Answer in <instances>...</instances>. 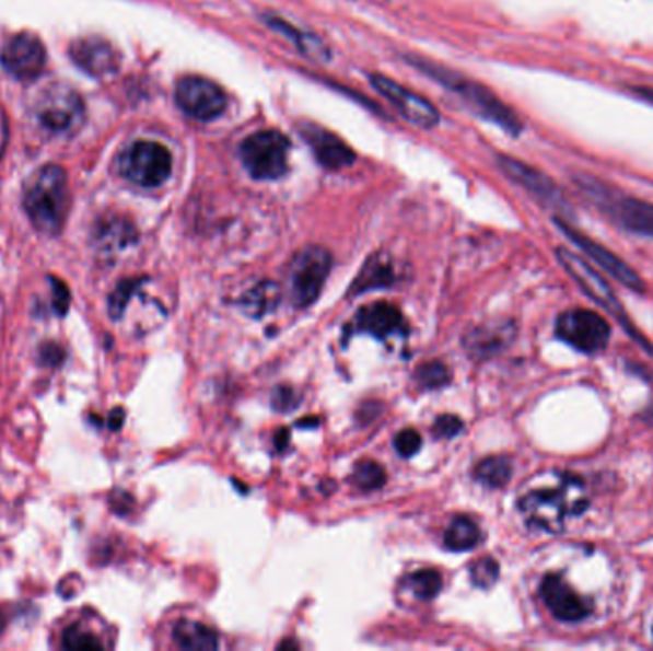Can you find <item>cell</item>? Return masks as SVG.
I'll return each mask as SVG.
<instances>
[{"label": "cell", "mask_w": 653, "mask_h": 651, "mask_svg": "<svg viewBox=\"0 0 653 651\" xmlns=\"http://www.w3.org/2000/svg\"><path fill=\"white\" fill-rule=\"evenodd\" d=\"M23 209L38 232L45 235H60L69 212V184L66 171L58 165L38 168L23 191Z\"/></svg>", "instance_id": "1"}, {"label": "cell", "mask_w": 653, "mask_h": 651, "mask_svg": "<svg viewBox=\"0 0 653 651\" xmlns=\"http://www.w3.org/2000/svg\"><path fill=\"white\" fill-rule=\"evenodd\" d=\"M588 507L583 481L563 476L556 487H541L520 499V510L532 527L545 532H562L565 520L578 516Z\"/></svg>", "instance_id": "2"}, {"label": "cell", "mask_w": 653, "mask_h": 651, "mask_svg": "<svg viewBox=\"0 0 653 651\" xmlns=\"http://www.w3.org/2000/svg\"><path fill=\"white\" fill-rule=\"evenodd\" d=\"M556 253H558V260L562 264L563 270L568 271L571 278L578 281L579 287H581L591 299L596 300V302H598V304H600V306L604 307V310H606V312H608V314L611 315V317H614L627 333H629V337L634 338V340H637L650 356H653L652 345H650L646 338L640 335L639 329L632 325L629 315L625 312V307L621 306V302L617 299L614 289L609 287L608 281L602 278L598 271L593 270L581 256L573 255L568 248H558Z\"/></svg>", "instance_id": "3"}, {"label": "cell", "mask_w": 653, "mask_h": 651, "mask_svg": "<svg viewBox=\"0 0 653 651\" xmlns=\"http://www.w3.org/2000/svg\"><path fill=\"white\" fill-rule=\"evenodd\" d=\"M241 161L256 181H276L289 168L291 142L278 130H258L241 143Z\"/></svg>", "instance_id": "4"}, {"label": "cell", "mask_w": 653, "mask_h": 651, "mask_svg": "<svg viewBox=\"0 0 653 651\" xmlns=\"http://www.w3.org/2000/svg\"><path fill=\"white\" fill-rule=\"evenodd\" d=\"M84 115L83 97L68 84L46 86L35 104L38 125L53 135H73L83 127Z\"/></svg>", "instance_id": "5"}, {"label": "cell", "mask_w": 653, "mask_h": 651, "mask_svg": "<svg viewBox=\"0 0 653 651\" xmlns=\"http://www.w3.org/2000/svg\"><path fill=\"white\" fill-rule=\"evenodd\" d=\"M413 66L421 68L422 71H427L429 75L434 77L435 81L445 84L447 89L453 92H457L458 96L465 97L468 104L476 107V112H480L486 119L493 120L499 127L506 128L512 135L520 132V120L514 117V113L501 104L491 92L486 91L480 84L470 83L463 77H455L451 71L440 69L434 63H424L421 60H413Z\"/></svg>", "instance_id": "6"}, {"label": "cell", "mask_w": 653, "mask_h": 651, "mask_svg": "<svg viewBox=\"0 0 653 651\" xmlns=\"http://www.w3.org/2000/svg\"><path fill=\"white\" fill-rule=\"evenodd\" d=\"M173 171L171 151L163 143L142 140L128 148L119 159V173L136 186L158 187Z\"/></svg>", "instance_id": "7"}, {"label": "cell", "mask_w": 653, "mask_h": 651, "mask_svg": "<svg viewBox=\"0 0 653 651\" xmlns=\"http://www.w3.org/2000/svg\"><path fill=\"white\" fill-rule=\"evenodd\" d=\"M333 256L319 245L302 248L294 256L291 266V299L299 307H306L316 302L324 291L325 281L329 278Z\"/></svg>", "instance_id": "8"}, {"label": "cell", "mask_w": 653, "mask_h": 651, "mask_svg": "<svg viewBox=\"0 0 653 651\" xmlns=\"http://www.w3.org/2000/svg\"><path fill=\"white\" fill-rule=\"evenodd\" d=\"M556 335L579 352L594 353L606 348L611 330L602 315L585 307H578V310L563 312L558 317Z\"/></svg>", "instance_id": "9"}, {"label": "cell", "mask_w": 653, "mask_h": 651, "mask_svg": "<svg viewBox=\"0 0 653 651\" xmlns=\"http://www.w3.org/2000/svg\"><path fill=\"white\" fill-rule=\"evenodd\" d=\"M176 104L188 117L196 120L217 119L228 105L225 92L211 79L205 77H184L176 84Z\"/></svg>", "instance_id": "10"}, {"label": "cell", "mask_w": 653, "mask_h": 651, "mask_svg": "<svg viewBox=\"0 0 653 651\" xmlns=\"http://www.w3.org/2000/svg\"><path fill=\"white\" fill-rule=\"evenodd\" d=\"M371 84L375 86L376 92L388 100V104L396 107V112L409 120L415 127L432 128L438 125L440 120V113L434 105L430 104L427 97L415 94L406 86L396 83L390 77L371 75Z\"/></svg>", "instance_id": "11"}, {"label": "cell", "mask_w": 653, "mask_h": 651, "mask_svg": "<svg viewBox=\"0 0 653 651\" xmlns=\"http://www.w3.org/2000/svg\"><path fill=\"white\" fill-rule=\"evenodd\" d=\"M556 224L568 235V240L573 241L591 260H594V264H598L602 270L609 274L616 281H619V283L625 284L627 289H631L634 292L646 291V284H644L639 274L632 270L629 264L623 263L619 256L614 255L608 248L602 247L600 243L588 240L586 235L578 232V230H573L570 224H565L562 220H556Z\"/></svg>", "instance_id": "12"}, {"label": "cell", "mask_w": 653, "mask_h": 651, "mask_svg": "<svg viewBox=\"0 0 653 651\" xmlns=\"http://www.w3.org/2000/svg\"><path fill=\"white\" fill-rule=\"evenodd\" d=\"M0 60L10 75L20 81H33L45 71V46L35 35L20 33L8 40Z\"/></svg>", "instance_id": "13"}, {"label": "cell", "mask_w": 653, "mask_h": 651, "mask_svg": "<svg viewBox=\"0 0 653 651\" xmlns=\"http://www.w3.org/2000/svg\"><path fill=\"white\" fill-rule=\"evenodd\" d=\"M516 338V325L511 319H495L468 330L463 348L476 361L491 360L506 350Z\"/></svg>", "instance_id": "14"}, {"label": "cell", "mask_w": 653, "mask_h": 651, "mask_svg": "<svg viewBox=\"0 0 653 651\" xmlns=\"http://www.w3.org/2000/svg\"><path fill=\"white\" fill-rule=\"evenodd\" d=\"M541 598L556 619L565 623L583 621L593 607L571 589L560 576H547L541 583Z\"/></svg>", "instance_id": "15"}, {"label": "cell", "mask_w": 653, "mask_h": 651, "mask_svg": "<svg viewBox=\"0 0 653 651\" xmlns=\"http://www.w3.org/2000/svg\"><path fill=\"white\" fill-rule=\"evenodd\" d=\"M69 56L89 75H109L119 68V56L107 40L100 37L79 38L69 48Z\"/></svg>", "instance_id": "16"}, {"label": "cell", "mask_w": 653, "mask_h": 651, "mask_svg": "<svg viewBox=\"0 0 653 651\" xmlns=\"http://www.w3.org/2000/svg\"><path fill=\"white\" fill-rule=\"evenodd\" d=\"M353 325L358 333H368L381 340L392 335H404L407 330L406 317L401 314V310L388 302H376L361 307L355 314Z\"/></svg>", "instance_id": "17"}, {"label": "cell", "mask_w": 653, "mask_h": 651, "mask_svg": "<svg viewBox=\"0 0 653 651\" xmlns=\"http://www.w3.org/2000/svg\"><path fill=\"white\" fill-rule=\"evenodd\" d=\"M301 132L302 138L308 142L310 148L316 153L317 161L325 168L340 171L355 161V153L350 150V146H346L338 136L333 135L329 130L317 127V125H304Z\"/></svg>", "instance_id": "18"}, {"label": "cell", "mask_w": 653, "mask_h": 651, "mask_svg": "<svg viewBox=\"0 0 653 651\" xmlns=\"http://www.w3.org/2000/svg\"><path fill=\"white\" fill-rule=\"evenodd\" d=\"M136 237L138 235H136L135 225L127 220H120V218L100 222L94 232V243L100 253H104L106 256L115 255L123 248L130 247Z\"/></svg>", "instance_id": "19"}, {"label": "cell", "mask_w": 653, "mask_h": 651, "mask_svg": "<svg viewBox=\"0 0 653 651\" xmlns=\"http://www.w3.org/2000/svg\"><path fill=\"white\" fill-rule=\"evenodd\" d=\"M396 281V271L392 266L388 256L375 255L369 258L368 264L361 268L360 276L355 278L350 289V294H363V292L375 291L392 287Z\"/></svg>", "instance_id": "20"}, {"label": "cell", "mask_w": 653, "mask_h": 651, "mask_svg": "<svg viewBox=\"0 0 653 651\" xmlns=\"http://www.w3.org/2000/svg\"><path fill=\"white\" fill-rule=\"evenodd\" d=\"M174 642L182 650L212 651L218 648V635L203 623L182 619L173 630Z\"/></svg>", "instance_id": "21"}, {"label": "cell", "mask_w": 653, "mask_h": 651, "mask_svg": "<svg viewBox=\"0 0 653 651\" xmlns=\"http://www.w3.org/2000/svg\"><path fill=\"white\" fill-rule=\"evenodd\" d=\"M611 212L632 232L653 235V207L637 199H617L611 202Z\"/></svg>", "instance_id": "22"}, {"label": "cell", "mask_w": 653, "mask_h": 651, "mask_svg": "<svg viewBox=\"0 0 653 651\" xmlns=\"http://www.w3.org/2000/svg\"><path fill=\"white\" fill-rule=\"evenodd\" d=\"M279 299H281V292L278 284L273 281H263L241 297L240 307L248 317L260 319L278 307Z\"/></svg>", "instance_id": "23"}, {"label": "cell", "mask_w": 653, "mask_h": 651, "mask_svg": "<svg viewBox=\"0 0 653 651\" xmlns=\"http://www.w3.org/2000/svg\"><path fill=\"white\" fill-rule=\"evenodd\" d=\"M481 540V532L473 518L457 516L451 520L450 527L445 530L443 543L453 553H465L478 547Z\"/></svg>", "instance_id": "24"}, {"label": "cell", "mask_w": 653, "mask_h": 651, "mask_svg": "<svg viewBox=\"0 0 653 651\" xmlns=\"http://www.w3.org/2000/svg\"><path fill=\"white\" fill-rule=\"evenodd\" d=\"M61 650H104L106 642L83 619L68 623L60 632Z\"/></svg>", "instance_id": "25"}, {"label": "cell", "mask_w": 653, "mask_h": 651, "mask_svg": "<svg viewBox=\"0 0 653 651\" xmlns=\"http://www.w3.org/2000/svg\"><path fill=\"white\" fill-rule=\"evenodd\" d=\"M501 163H503L504 171H506L509 176H512L520 184H524V187H527L529 191H534L537 197H541L545 201L550 202L558 199L552 184L547 178H543L541 174L535 173L534 168H527L526 165H522V163L514 161V159L504 158L501 159Z\"/></svg>", "instance_id": "26"}, {"label": "cell", "mask_w": 653, "mask_h": 651, "mask_svg": "<svg viewBox=\"0 0 653 651\" xmlns=\"http://www.w3.org/2000/svg\"><path fill=\"white\" fill-rule=\"evenodd\" d=\"M474 478L488 487H504L512 478L511 458L497 455L480 461L474 468Z\"/></svg>", "instance_id": "27"}, {"label": "cell", "mask_w": 653, "mask_h": 651, "mask_svg": "<svg viewBox=\"0 0 653 651\" xmlns=\"http://www.w3.org/2000/svg\"><path fill=\"white\" fill-rule=\"evenodd\" d=\"M406 586L413 592L417 598L429 602L442 591L443 579L435 569H421V571H415L413 576L407 579Z\"/></svg>", "instance_id": "28"}, {"label": "cell", "mask_w": 653, "mask_h": 651, "mask_svg": "<svg viewBox=\"0 0 653 651\" xmlns=\"http://www.w3.org/2000/svg\"><path fill=\"white\" fill-rule=\"evenodd\" d=\"M143 279H123L117 287H115V291L109 294V302H107V312H109V317L112 319H120L125 312H127L128 304H130V300L135 297L136 292L140 291V284H142Z\"/></svg>", "instance_id": "29"}, {"label": "cell", "mask_w": 653, "mask_h": 651, "mask_svg": "<svg viewBox=\"0 0 653 651\" xmlns=\"http://www.w3.org/2000/svg\"><path fill=\"white\" fill-rule=\"evenodd\" d=\"M352 481L363 491L381 489L386 484V472L375 461H361L353 468Z\"/></svg>", "instance_id": "30"}, {"label": "cell", "mask_w": 653, "mask_h": 651, "mask_svg": "<svg viewBox=\"0 0 653 651\" xmlns=\"http://www.w3.org/2000/svg\"><path fill=\"white\" fill-rule=\"evenodd\" d=\"M271 27H276V30L281 31L283 35L291 38L294 45H299L302 53L308 54L312 58H325L327 53H325V46L317 40L316 37H306L302 31L293 30L289 23L283 22V20H270Z\"/></svg>", "instance_id": "31"}, {"label": "cell", "mask_w": 653, "mask_h": 651, "mask_svg": "<svg viewBox=\"0 0 653 651\" xmlns=\"http://www.w3.org/2000/svg\"><path fill=\"white\" fill-rule=\"evenodd\" d=\"M415 379L421 384V388L435 390L445 386L451 381V374L450 369L445 368L442 361H429L417 369Z\"/></svg>", "instance_id": "32"}, {"label": "cell", "mask_w": 653, "mask_h": 651, "mask_svg": "<svg viewBox=\"0 0 653 651\" xmlns=\"http://www.w3.org/2000/svg\"><path fill=\"white\" fill-rule=\"evenodd\" d=\"M470 579L478 589H491L499 579V563L493 558H481L470 568Z\"/></svg>", "instance_id": "33"}, {"label": "cell", "mask_w": 653, "mask_h": 651, "mask_svg": "<svg viewBox=\"0 0 653 651\" xmlns=\"http://www.w3.org/2000/svg\"><path fill=\"white\" fill-rule=\"evenodd\" d=\"M37 358L38 363L45 365V368H60V365H63L66 358H68V352H66L63 346L48 340V342H43V345L38 346Z\"/></svg>", "instance_id": "34"}, {"label": "cell", "mask_w": 653, "mask_h": 651, "mask_svg": "<svg viewBox=\"0 0 653 651\" xmlns=\"http://www.w3.org/2000/svg\"><path fill=\"white\" fill-rule=\"evenodd\" d=\"M422 445V438L417 430L413 428H406V430H401L396 435V440H394V447L398 451L401 457H413L417 451L421 450Z\"/></svg>", "instance_id": "35"}, {"label": "cell", "mask_w": 653, "mask_h": 651, "mask_svg": "<svg viewBox=\"0 0 653 651\" xmlns=\"http://www.w3.org/2000/svg\"><path fill=\"white\" fill-rule=\"evenodd\" d=\"M50 284H53V307L54 314L58 317H66L71 306V292H69L68 284L63 283L61 279L48 278Z\"/></svg>", "instance_id": "36"}, {"label": "cell", "mask_w": 653, "mask_h": 651, "mask_svg": "<svg viewBox=\"0 0 653 651\" xmlns=\"http://www.w3.org/2000/svg\"><path fill=\"white\" fill-rule=\"evenodd\" d=\"M432 432L438 438H453L463 432V420L458 419L457 415H440L435 419Z\"/></svg>", "instance_id": "37"}, {"label": "cell", "mask_w": 653, "mask_h": 651, "mask_svg": "<svg viewBox=\"0 0 653 651\" xmlns=\"http://www.w3.org/2000/svg\"><path fill=\"white\" fill-rule=\"evenodd\" d=\"M296 404H299L296 392H294L293 388H287V386L276 388L273 396H271V405H273L278 411H293Z\"/></svg>", "instance_id": "38"}, {"label": "cell", "mask_w": 653, "mask_h": 651, "mask_svg": "<svg viewBox=\"0 0 653 651\" xmlns=\"http://www.w3.org/2000/svg\"><path fill=\"white\" fill-rule=\"evenodd\" d=\"M123 422H125V409L123 407H115L109 412V417H107V427L112 428L113 432H117V430L123 428Z\"/></svg>", "instance_id": "39"}, {"label": "cell", "mask_w": 653, "mask_h": 651, "mask_svg": "<svg viewBox=\"0 0 653 651\" xmlns=\"http://www.w3.org/2000/svg\"><path fill=\"white\" fill-rule=\"evenodd\" d=\"M8 143V119L7 113L4 109L0 107V161H2V155H4V150H7Z\"/></svg>", "instance_id": "40"}, {"label": "cell", "mask_w": 653, "mask_h": 651, "mask_svg": "<svg viewBox=\"0 0 653 651\" xmlns=\"http://www.w3.org/2000/svg\"><path fill=\"white\" fill-rule=\"evenodd\" d=\"M287 442H289V430H279L278 434H276V445H278V450H285Z\"/></svg>", "instance_id": "41"}, {"label": "cell", "mask_w": 653, "mask_h": 651, "mask_svg": "<svg viewBox=\"0 0 653 651\" xmlns=\"http://www.w3.org/2000/svg\"><path fill=\"white\" fill-rule=\"evenodd\" d=\"M4 629H7V617H4V615H2V612H0V635L4 632Z\"/></svg>", "instance_id": "42"}, {"label": "cell", "mask_w": 653, "mask_h": 651, "mask_svg": "<svg viewBox=\"0 0 653 651\" xmlns=\"http://www.w3.org/2000/svg\"><path fill=\"white\" fill-rule=\"evenodd\" d=\"M285 648H299V646L294 644V642H283V644H279V650H285Z\"/></svg>", "instance_id": "43"}]
</instances>
